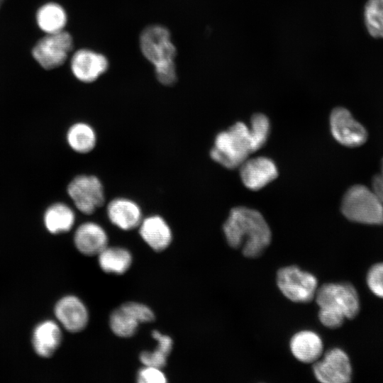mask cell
I'll use <instances>...</instances> for the list:
<instances>
[{"instance_id":"ba28073f","label":"cell","mask_w":383,"mask_h":383,"mask_svg":"<svg viewBox=\"0 0 383 383\" xmlns=\"http://www.w3.org/2000/svg\"><path fill=\"white\" fill-rule=\"evenodd\" d=\"M73 48L72 35L65 30L49 33L33 47L32 55L45 70H52L63 65Z\"/></svg>"},{"instance_id":"1f68e13d","label":"cell","mask_w":383,"mask_h":383,"mask_svg":"<svg viewBox=\"0 0 383 383\" xmlns=\"http://www.w3.org/2000/svg\"><path fill=\"white\" fill-rule=\"evenodd\" d=\"M381 174H383V158H382V168H381Z\"/></svg>"},{"instance_id":"7402d4cb","label":"cell","mask_w":383,"mask_h":383,"mask_svg":"<svg viewBox=\"0 0 383 383\" xmlns=\"http://www.w3.org/2000/svg\"><path fill=\"white\" fill-rule=\"evenodd\" d=\"M67 21L65 9L56 3L50 2L43 5L36 13L37 24L47 34L63 30Z\"/></svg>"},{"instance_id":"6da1fadb","label":"cell","mask_w":383,"mask_h":383,"mask_svg":"<svg viewBox=\"0 0 383 383\" xmlns=\"http://www.w3.org/2000/svg\"><path fill=\"white\" fill-rule=\"evenodd\" d=\"M228 244L241 248L244 256L255 258L262 255L271 242L270 228L257 210L245 206L233 208L223 225Z\"/></svg>"},{"instance_id":"52a82bcc","label":"cell","mask_w":383,"mask_h":383,"mask_svg":"<svg viewBox=\"0 0 383 383\" xmlns=\"http://www.w3.org/2000/svg\"><path fill=\"white\" fill-rule=\"evenodd\" d=\"M67 194L76 209L85 215L93 214L105 203L101 179L94 174H79L69 183Z\"/></svg>"},{"instance_id":"d6986e66","label":"cell","mask_w":383,"mask_h":383,"mask_svg":"<svg viewBox=\"0 0 383 383\" xmlns=\"http://www.w3.org/2000/svg\"><path fill=\"white\" fill-rule=\"evenodd\" d=\"M46 229L52 234L70 231L75 223V213L65 203H55L49 206L44 214Z\"/></svg>"},{"instance_id":"7c38bea8","label":"cell","mask_w":383,"mask_h":383,"mask_svg":"<svg viewBox=\"0 0 383 383\" xmlns=\"http://www.w3.org/2000/svg\"><path fill=\"white\" fill-rule=\"evenodd\" d=\"M240 176L243 184L252 190H258L274 180L278 175L274 162L267 157L246 159L240 166Z\"/></svg>"},{"instance_id":"4dcf8cb0","label":"cell","mask_w":383,"mask_h":383,"mask_svg":"<svg viewBox=\"0 0 383 383\" xmlns=\"http://www.w3.org/2000/svg\"><path fill=\"white\" fill-rule=\"evenodd\" d=\"M365 6L383 13V0H367Z\"/></svg>"},{"instance_id":"9c48e42d","label":"cell","mask_w":383,"mask_h":383,"mask_svg":"<svg viewBox=\"0 0 383 383\" xmlns=\"http://www.w3.org/2000/svg\"><path fill=\"white\" fill-rule=\"evenodd\" d=\"M330 126L333 138L345 146L357 147L367 139L365 128L345 108L336 107L331 111Z\"/></svg>"},{"instance_id":"5b68a950","label":"cell","mask_w":383,"mask_h":383,"mask_svg":"<svg viewBox=\"0 0 383 383\" xmlns=\"http://www.w3.org/2000/svg\"><path fill=\"white\" fill-rule=\"evenodd\" d=\"M140 48L155 69L175 65L177 50L169 30L163 26L146 27L140 36Z\"/></svg>"},{"instance_id":"9a60e30c","label":"cell","mask_w":383,"mask_h":383,"mask_svg":"<svg viewBox=\"0 0 383 383\" xmlns=\"http://www.w3.org/2000/svg\"><path fill=\"white\" fill-rule=\"evenodd\" d=\"M108 234L105 229L94 221L82 223L74 234L76 248L87 256L98 255L108 246Z\"/></svg>"},{"instance_id":"7a4b0ae2","label":"cell","mask_w":383,"mask_h":383,"mask_svg":"<svg viewBox=\"0 0 383 383\" xmlns=\"http://www.w3.org/2000/svg\"><path fill=\"white\" fill-rule=\"evenodd\" d=\"M315 299L318 318L328 328L342 326L345 318H353L360 310L358 294L348 283H327L317 289Z\"/></svg>"},{"instance_id":"83f0119b","label":"cell","mask_w":383,"mask_h":383,"mask_svg":"<svg viewBox=\"0 0 383 383\" xmlns=\"http://www.w3.org/2000/svg\"><path fill=\"white\" fill-rule=\"evenodd\" d=\"M367 283L371 292L383 298V263L374 265L367 275Z\"/></svg>"},{"instance_id":"ffe728a7","label":"cell","mask_w":383,"mask_h":383,"mask_svg":"<svg viewBox=\"0 0 383 383\" xmlns=\"http://www.w3.org/2000/svg\"><path fill=\"white\" fill-rule=\"evenodd\" d=\"M132 260L131 252L121 247L107 246L98 255L99 267L106 273L122 274L130 268Z\"/></svg>"},{"instance_id":"484cf974","label":"cell","mask_w":383,"mask_h":383,"mask_svg":"<svg viewBox=\"0 0 383 383\" xmlns=\"http://www.w3.org/2000/svg\"><path fill=\"white\" fill-rule=\"evenodd\" d=\"M364 22L372 37L383 38V13L365 6Z\"/></svg>"},{"instance_id":"e0dca14e","label":"cell","mask_w":383,"mask_h":383,"mask_svg":"<svg viewBox=\"0 0 383 383\" xmlns=\"http://www.w3.org/2000/svg\"><path fill=\"white\" fill-rule=\"evenodd\" d=\"M62 340L60 325L52 320L39 323L32 334L35 353L42 357H50L59 348Z\"/></svg>"},{"instance_id":"f546056e","label":"cell","mask_w":383,"mask_h":383,"mask_svg":"<svg viewBox=\"0 0 383 383\" xmlns=\"http://www.w3.org/2000/svg\"><path fill=\"white\" fill-rule=\"evenodd\" d=\"M372 191L383 204V174H376L372 182Z\"/></svg>"},{"instance_id":"8fae6325","label":"cell","mask_w":383,"mask_h":383,"mask_svg":"<svg viewBox=\"0 0 383 383\" xmlns=\"http://www.w3.org/2000/svg\"><path fill=\"white\" fill-rule=\"evenodd\" d=\"M54 313L59 324L70 333L82 331L89 322L87 306L74 295H67L60 299L55 305Z\"/></svg>"},{"instance_id":"d4e9b609","label":"cell","mask_w":383,"mask_h":383,"mask_svg":"<svg viewBox=\"0 0 383 383\" xmlns=\"http://www.w3.org/2000/svg\"><path fill=\"white\" fill-rule=\"evenodd\" d=\"M250 123V133L255 152L265 145L267 139L270 132V121L265 114L257 113L251 117Z\"/></svg>"},{"instance_id":"603a6c76","label":"cell","mask_w":383,"mask_h":383,"mask_svg":"<svg viewBox=\"0 0 383 383\" xmlns=\"http://www.w3.org/2000/svg\"><path fill=\"white\" fill-rule=\"evenodd\" d=\"M152 336L157 343V348L153 351L142 352L139 359L144 366L162 369L166 365L167 357L172 350L173 341L171 337L162 334L158 331H153Z\"/></svg>"},{"instance_id":"277c9868","label":"cell","mask_w":383,"mask_h":383,"mask_svg":"<svg viewBox=\"0 0 383 383\" xmlns=\"http://www.w3.org/2000/svg\"><path fill=\"white\" fill-rule=\"evenodd\" d=\"M343 214L349 220L368 225L383 224V204L366 186L355 184L350 187L341 203Z\"/></svg>"},{"instance_id":"44dd1931","label":"cell","mask_w":383,"mask_h":383,"mask_svg":"<svg viewBox=\"0 0 383 383\" xmlns=\"http://www.w3.org/2000/svg\"><path fill=\"white\" fill-rule=\"evenodd\" d=\"M66 139L72 150L77 153L87 154L95 148L97 135L90 124L86 122H77L69 128Z\"/></svg>"},{"instance_id":"2e32d148","label":"cell","mask_w":383,"mask_h":383,"mask_svg":"<svg viewBox=\"0 0 383 383\" xmlns=\"http://www.w3.org/2000/svg\"><path fill=\"white\" fill-rule=\"evenodd\" d=\"M138 230L144 242L157 252L165 250L172 240L170 225L163 217L157 214L143 218Z\"/></svg>"},{"instance_id":"30bf717a","label":"cell","mask_w":383,"mask_h":383,"mask_svg":"<svg viewBox=\"0 0 383 383\" xmlns=\"http://www.w3.org/2000/svg\"><path fill=\"white\" fill-rule=\"evenodd\" d=\"M316 379L323 383H347L350 382L352 367L348 355L340 348H333L322 360L313 365Z\"/></svg>"},{"instance_id":"4fadbf2b","label":"cell","mask_w":383,"mask_h":383,"mask_svg":"<svg viewBox=\"0 0 383 383\" xmlns=\"http://www.w3.org/2000/svg\"><path fill=\"white\" fill-rule=\"evenodd\" d=\"M70 67L72 74L78 80L91 83L106 72L109 62L101 53L88 49H81L72 55Z\"/></svg>"},{"instance_id":"f1b7e54d","label":"cell","mask_w":383,"mask_h":383,"mask_svg":"<svg viewBox=\"0 0 383 383\" xmlns=\"http://www.w3.org/2000/svg\"><path fill=\"white\" fill-rule=\"evenodd\" d=\"M167 377L160 368L144 366L137 374L139 383H166Z\"/></svg>"},{"instance_id":"ac0fdd59","label":"cell","mask_w":383,"mask_h":383,"mask_svg":"<svg viewBox=\"0 0 383 383\" xmlns=\"http://www.w3.org/2000/svg\"><path fill=\"white\" fill-rule=\"evenodd\" d=\"M289 346L293 355L304 363L317 361L323 350L321 337L311 331H302L295 333L290 340Z\"/></svg>"},{"instance_id":"4316f807","label":"cell","mask_w":383,"mask_h":383,"mask_svg":"<svg viewBox=\"0 0 383 383\" xmlns=\"http://www.w3.org/2000/svg\"><path fill=\"white\" fill-rule=\"evenodd\" d=\"M123 311L131 315L139 323H150L155 320V313L145 304L129 301L120 306Z\"/></svg>"},{"instance_id":"3957f363","label":"cell","mask_w":383,"mask_h":383,"mask_svg":"<svg viewBox=\"0 0 383 383\" xmlns=\"http://www.w3.org/2000/svg\"><path fill=\"white\" fill-rule=\"evenodd\" d=\"M253 152L249 127L243 122H237L216 135L210 156L224 167L235 169Z\"/></svg>"},{"instance_id":"5bb4252c","label":"cell","mask_w":383,"mask_h":383,"mask_svg":"<svg viewBox=\"0 0 383 383\" xmlns=\"http://www.w3.org/2000/svg\"><path fill=\"white\" fill-rule=\"evenodd\" d=\"M106 214L109 221L123 231L138 228L142 221L143 212L140 205L127 197H116L106 206Z\"/></svg>"},{"instance_id":"d6a6232c","label":"cell","mask_w":383,"mask_h":383,"mask_svg":"<svg viewBox=\"0 0 383 383\" xmlns=\"http://www.w3.org/2000/svg\"><path fill=\"white\" fill-rule=\"evenodd\" d=\"M4 1V0H0V6L1 4V3Z\"/></svg>"},{"instance_id":"cb8c5ba5","label":"cell","mask_w":383,"mask_h":383,"mask_svg":"<svg viewBox=\"0 0 383 383\" xmlns=\"http://www.w3.org/2000/svg\"><path fill=\"white\" fill-rule=\"evenodd\" d=\"M139 323L120 307L114 310L109 317L112 332L121 338H130L135 334Z\"/></svg>"},{"instance_id":"8992f818","label":"cell","mask_w":383,"mask_h":383,"mask_svg":"<svg viewBox=\"0 0 383 383\" xmlns=\"http://www.w3.org/2000/svg\"><path fill=\"white\" fill-rule=\"evenodd\" d=\"M277 284L281 292L296 303H309L314 298L318 289L316 277L295 265L279 269Z\"/></svg>"}]
</instances>
